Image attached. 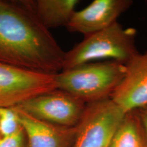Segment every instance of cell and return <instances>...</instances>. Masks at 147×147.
I'll return each instance as SVG.
<instances>
[{
    "label": "cell",
    "mask_w": 147,
    "mask_h": 147,
    "mask_svg": "<svg viewBox=\"0 0 147 147\" xmlns=\"http://www.w3.org/2000/svg\"><path fill=\"white\" fill-rule=\"evenodd\" d=\"M21 128L13 108H0V138L10 136Z\"/></svg>",
    "instance_id": "7c38bea8"
},
{
    "label": "cell",
    "mask_w": 147,
    "mask_h": 147,
    "mask_svg": "<svg viewBox=\"0 0 147 147\" xmlns=\"http://www.w3.org/2000/svg\"><path fill=\"white\" fill-rule=\"evenodd\" d=\"M22 129L25 134L27 147H73L76 127H67L37 119L14 107Z\"/></svg>",
    "instance_id": "9c48e42d"
},
{
    "label": "cell",
    "mask_w": 147,
    "mask_h": 147,
    "mask_svg": "<svg viewBox=\"0 0 147 147\" xmlns=\"http://www.w3.org/2000/svg\"><path fill=\"white\" fill-rule=\"evenodd\" d=\"M65 51L25 1H0V62L38 72L57 74Z\"/></svg>",
    "instance_id": "6da1fadb"
},
{
    "label": "cell",
    "mask_w": 147,
    "mask_h": 147,
    "mask_svg": "<svg viewBox=\"0 0 147 147\" xmlns=\"http://www.w3.org/2000/svg\"><path fill=\"white\" fill-rule=\"evenodd\" d=\"M136 34L135 28H125L117 21L102 31L84 36L82 41L65 53L63 70L103 61L126 65L139 53Z\"/></svg>",
    "instance_id": "7a4b0ae2"
},
{
    "label": "cell",
    "mask_w": 147,
    "mask_h": 147,
    "mask_svg": "<svg viewBox=\"0 0 147 147\" xmlns=\"http://www.w3.org/2000/svg\"><path fill=\"white\" fill-rule=\"evenodd\" d=\"M87 105L68 92L55 89L32 97L16 107L40 121L74 127L81 121Z\"/></svg>",
    "instance_id": "277c9868"
},
{
    "label": "cell",
    "mask_w": 147,
    "mask_h": 147,
    "mask_svg": "<svg viewBox=\"0 0 147 147\" xmlns=\"http://www.w3.org/2000/svg\"><path fill=\"white\" fill-rule=\"evenodd\" d=\"M109 147H147L136 112L126 113L114 134Z\"/></svg>",
    "instance_id": "8fae6325"
},
{
    "label": "cell",
    "mask_w": 147,
    "mask_h": 147,
    "mask_svg": "<svg viewBox=\"0 0 147 147\" xmlns=\"http://www.w3.org/2000/svg\"><path fill=\"white\" fill-rule=\"evenodd\" d=\"M110 100L125 114L147 105V51L126 64L124 78Z\"/></svg>",
    "instance_id": "ba28073f"
},
{
    "label": "cell",
    "mask_w": 147,
    "mask_h": 147,
    "mask_svg": "<svg viewBox=\"0 0 147 147\" xmlns=\"http://www.w3.org/2000/svg\"><path fill=\"white\" fill-rule=\"evenodd\" d=\"M125 71L126 65L114 61L90 62L57 74V89L87 104L110 100Z\"/></svg>",
    "instance_id": "3957f363"
},
{
    "label": "cell",
    "mask_w": 147,
    "mask_h": 147,
    "mask_svg": "<svg viewBox=\"0 0 147 147\" xmlns=\"http://www.w3.org/2000/svg\"><path fill=\"white\" fill-rule=\"evenodd\" d=\"M138 118L142 125L143 131H144L145 138L147 142V105L139 108L138 110H136Z\"/></svg>",
    "instance_id": "5bb4252c"
},
{
    "label": "cell",
    "mask_w": 147,
    "mask_h": 147,
    "mask_svg": "<svg viewBox=\"0 0 147 147\" xmlns=\"http://www.w3.org/2000/svg\"><path fill=\"white\" fill-rule=\"evenodd\" d=\"M125 115L110 99L88 104L73 147H109Z\"/></svg>",
    "instance_id": "5b68a950"
},
{
    "label": "cell",
    "mask_w": 147,
    "mask_h": 147,
    "mask_svg": "<svg viewBox=\"0 0 147 147\" xmlns=\"http://www.w3.org/2000/svg\"><path fill=\"white\" fill-rule=\"evenodd\" d=\"M56 74L0 62V108H14L41 93L57 89Z\"/></svg>",
    "instance_id": "8992f818"
},
{
    "label": "cell",
    "mask_w": 147,
    "mask_h": 147,
    "mask_svg": "<svg viewBox=\"0 0 147 147\" xmlns=\"http://www.w3.org/2000/svg\"><path fill=\"white\" fill-rule=\"evenodd\" d=\"M0 147H27V139L23 129L10 136L0 138Z\"/></svg>",
    "instance_id": "4fadbf2b"
},
{
    "label": "cell",
    "mask_w": 147,
    "mask_h": 147,
    "mask_svg": "<svg viewBox=\"0 0 147 147\" xmlns=\"http://www.w3.org/2000/svg\"><path fill=\"white\" fill-rule=\"evenodd\" d=\"M132 3L131 0H94L82 10L76 11L66 28L84 36L100 32L117 22Z\"/></svg>",
    "instance_id": "52a82bcc"
},
{
    "label": "cell",
    "mask_w": 147,
    "mask_h": 147,
    "mask_svg": "<svg viewBox=\"0 0 147 147\" xmlns=\"http://www.w3.org/2000/svg\"><path fill=\"white\" fill-rule=\"evenodd\" d=\"M38 19L47 29L65 26L69 23L80 1L38 0L25 1Z\"/></svg>",
    "instance_id": "30bf717a"
}]
</instances>
